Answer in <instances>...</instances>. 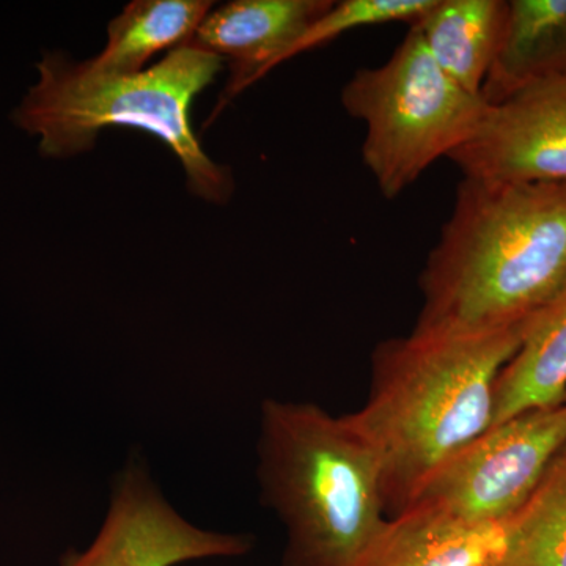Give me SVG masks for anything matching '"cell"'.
Returning <instances> with one entry per match:
<instances>
[{
  "label": "cell",
  "mask_w": 566,
  "mask_h": 566,
  "mask_svg": "<svg viewBox=\"0 0 566 566\" xmlns=\"http://www.w3.org/2000/svg\"><path fill=\"white\" fill-rule=\"evenodd\" d=\"M248 535L205 531L185 520L150 475L132 464L115 479L103 526L87 549L61 566H177L200 558L240 557Z\"/></svg>",
  "instance_id": "7"
},
{
  "label": "cell",
  "mask_w": 566,
  "mask_h": 566,
  "mask_svg": "<svg viewBox=\"0 0 566 566\" xmlns=\"http://www.w3.org/2000/svg\"><path fill=\"white\" fill-rule=\"evenodd\" d=\"M340 99L364 123L363 161L389 200L471 139L486 109L439 69L412 25L389 61L353 74Z\"/></svg>",
  "instance_id": "5"
},
{
  "label": "cell",
  "mask_w": 566,
  "mask_h": 566,
  "mask_svg": "<svg viewBox=\"0 0 566 566\" xmlns=\"http://www.w3.org/2000/svg\"><path fill=\"white\" fill-rule=\"evenodd\" d=\"M211 7L210 0H134L109 22L102 54L85 62L103 73H139L158 52L188 44Z\"/></svg>",
  "instance_id": "14"
},
{
  "label": "cell",
  "mask_w": 566,
  "mask_h": 566,
  "mask_svg": "<svg viewBox=\"0 0 566 566\" xmlns=\"http://www.w3.org/2000/svg\"><path fill=\"white\" fill-rule=\"evenodd\" d=\"M497 566H566V447L510 520L509 543Z\"/></svg>",
  "instance_id": "15"
},
{
  "label": "cell",
  "mask_w": 566,
  "mask_h": 566,
  "mask_svg": "<svg viewBox=\"0 0 566 566\" xmlns=\"http://www.w3.org/2000/svg\"><path fill=\"white\" fill-rule=\"evenodd\" d=\"M415 331L520 326L566 292V182L463 178L419 279Z\"/></svg>",
  "instance_id": "1"
},
{
  "label": "cell",
  "mask_w": 566,
  "mask_h": 566,
  "mask_svg": "<svg viewBox=\"0 0 566 566\" xmlns=\"http://www.w3.org/2000/svg\"><path fill=\"white\" fill-rule=\"evenodd\" d=\"M433 0H342L333 2L331 9L303 33L300 40L285 52L282 62L297 54L315 50L346 32L387 22L406 21L411 24L423 11L430 9Z\"/></svg>",
  "instance_id": "16"
},
{
  "label": "cell",
  "mask_w": 566,
  "mask_h": 566,
  "mask_svg": "<svg viewBox=\"0 0 566 566\" xmlns=\"http://www.w3.org/2000/svg\"><path fill=\"white\" fill-rule=\"evenodd\" d=\"M449 159L472 180L566 182V74L486 104L474 136Z\"/></svg>",
  "instance_id": "8"
},
{
  "label": "cell",
  "mask_w": 566,
  "mask_h": 566,
  "mask_svg": "<svg viewBox=\"0 0 566 566\" xmlns=\"http://www.w3.org/2000/svg\"><path fill=\"white\" fill-rule=\"evenodd\" d=\"M565 447L566 403L524 412L494 424L450 458L406 509L434 510L464 523H506L527 504Z\"/></svg>",
  "instance_id": "6"
},
{
  "label": "cell",
  "mask_w": 566,
  "mask_h": 566,
  "mask_svg": "<svg viewBox=\"0 0 566 566\" xmlns=\"http://www.w3.org/2000/svg\"><path fill=\"white\" fill-rule=\"evenodd\" d=\"M566 398V292L524 323L523 338L495 382L494 424L556 408Z\"/></svg>",
  "instance_id": "12"
},
{
  "label": "cell",
  "mask_w": 566,
  "mask_h": 566,
  "mask_svg": "<svg viewBox=\"0 0 566 566\" xmlns=\"http://www.w3.org/2000/svg\"><path fill=\"white\" fill-rule=\"evenodd\" d=\"M331 6V0H234L210 11L188 44L229 62L232 76L218 111L281 65Z\"/></svg>",
  "instance_id": "9"
},
{
  "label": "cell",
  "mask_w": 566,
  "mask_h": 566,
  "mask_svg": "<svg viewBox=\"0 0 566 566\" xmlns=\"http://www.w3.org/2000/svg\"><path fill=\"white\" fill-rule=\"evenodd\" d=\"M565 74L566 0H510L483 102H504L535 82Z\"/></svg>",
  "instance_id": "11"
},
{
  "label": "cell",
  "mask_w": 566,
  "mask_h": 566,
  "mask_svg": "<svg viewBox=\"0 0 566 566\" xmlns=\"http://www.w3.org/2000/svg\"><path fill=\"white\" fill-rule=\"evenodd\" d=\"M524 323L480 335L412 329L376 346L370 392L352 417L381 463L390 516L493 427L495 382L521 344Z\"/></svg>",
  "instance_id": "2"
},
{
  "label": "cell",
  "mask_w": 566,
  "mask_h": 566,
  "mask_svg": "<svg viewBox=\"0 0 566 566\" xmlns=\"http://www.w3.org/2000/svg\"><path fill=\"white\" fill-rule=\"evenodd\" d=\"M256 455L260 497L285 528L282 566H359L390 516L381 463L352 415L266 398Z\"/></svg>",
  "instance_id": "3"
},
{
  "label": "cell",
  "mask_w": 566,
  "mask_h": 566,
  "mask_svg": "<svg viewBox=\"0 0 566 566\" xmlns=\"http://www.w3.org/2000/svg\"><path fill=\"white\" fill-rule=\"evenodd\" d=\"M510 521L464 523L411 506L390 516L359 566H497L509 543Z\"/></svg>",
  "instance_id": "10"
},
{
  "label": "cell",
  "mask_w": 566,
  "mask_h": 566,
  "mask_svg": "<svg viewBox=\"0 0 566 566\" xmlns=\"http://www.w3.org/2000/svg\"><path fill=\"white\" fill-rule=\"evenodd\" d=\"M506 10L505 0H433L411 25L439 69L465 92L482 96L504 33Z\"/></svg>",
  "instance_id": "13"
},
{
  "label": "cell",
  "mask_w": 566,
  "mask_h": 566,
  "mask_svg": "<svg viewBox=\"0 0 566 566\" xmlns=\"http://www.w3.org/2000/svg\"><path fill=\"white\" fill-rule=\"evenodd\" d=\"M223 61L185 44L139 73H103L62 54L44 55L40 81L13 120L41 137L48 158H69L93 147L109 126L153 134L180 159L189 191L208 202L226 203L233 192L229 169L212 163L192 129L193 98L218 76Z\"/></svg>",
  "instance_id": "4"
}]
</instances>
